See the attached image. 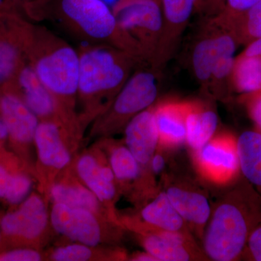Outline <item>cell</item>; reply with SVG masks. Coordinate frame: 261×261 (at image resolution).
Instances as JSON below:
<instances>
[{
    "instance_id": "obj_1",
    "label": "cell",
    "mask_w": 261,
    "mask_h": 261,
    "mask_svg": "<svg viewBox=\"0 0 261 261\" xmlns=\"http://www.w3.org/2000/svg\"><path fill=\"white\" fill-rule=\"evenodd\" d=\"M28 61L56 102L58 120L82 136L78 113L80 56L64 39L42 25H34Z\"/></svg>"
},
{
    "instance_id": "obj_2",
    "label": "cell",
    "mask_w": 261,
    "mask_h": 261,
    "mask_svg": "<svg viewBox=\"0 0 261 261\" xmlns=\"http://www.w3.org/2000/svg\"><path fill=\"white\" fill-rule=\"evenodd\" d=\"M238 178L216 202L203 236L202 249L209 260H242L247 240L261 218V196Z\"/></svg>"
},
{
    "instance_id": "obj_3",
    "label": "cell",
    "mask_w": 261,
    "mask_h": 261,
    "mask_svg": "<svg viewBox=\"0 0 261 261\" xmlns=\"http://www.w3.org/2000/svg\"><path fill=\"white\" fill-rule=\"evenodd\" d=\"M78 51L79 118L84 130L108 109L142 63L109 44H85Z\"/></svg>"
},
{
    "instance_id": "obj_4",
    "label": "cell",
    "mask_w": 261,
    "mask_h": 261,
    "mask_svg": "<svg viewBox=\"0 0 261 261\" xmlns=\"http://www.w3.org/2000/svg\"><path fill=\"white\" fill-rule=\"evenodd\" d=\"M113 11L125 51L157 66L163 34L161 0H119Z\"/></svg>"
},
{
    "instance_id": "obj_5",
    "label": "cell",
    "mask_w": 261,
    "mask_h": 261,
    "mask_svg": "<svg viewBox=\"0 0 261 261\" xmlns=\"http://www.w3.org/2000/svg\"><path fill=\"white\" fill-rule=\"evenodd\" d=\"M86 44H106L124 50L116 16L102 0H53L47 18Z\"/></svg>"
},
{
    "instance_id": "obj_6",
    "label": "cell",
    "mask_w": 261,
    "mask_h": 261,
    "mask_svg": "<svg viewBox=\"0 0 261 261\" xmlns=\"http://www.w3.org/2000/svg\"><path fill=\"white\" fill-rule=\"evenodd\" d=\"M160 71L155 65L140 63L111 106L92 122V135L106 137L118 133L138 113L153 106L159 95Z\"/></svg>"
},
{
    "instance_id": "obj_7",
    "label": "cell",
    "mask_w": 261,
    "mask_h": 261,
    "mask_svg": "<svg viewBox=\"0 0 261 261\" xmlns=\"http://www.w3.org/2000/svg\"><path fill=\"white\" fill-rule=\"evenodd\" d=\"M49 219L57 233L73 243L92 247L118 238L123 227L92 211L61 203H53Z\"/></svg>"
},
{
    "instance_id": "obj_8",
    "label": "cell",
    "mask_w": 261,
    "mask_h": 261,
    "mask_svg": "<svg viewBox=\"0 0 261 261\" xmlns=\"http://www.w3.org/2000/svg\"><path fill=\"white\" fill-rule=\"evenodd\" d=\"M80 139V136L72 133L58 120L39 121L34 143L39 172L45 173L49 188L57 176L69 167L73 160L70 147L76 145Z\"/></svg>"
},
{
    "instance_id": "obj_9",
    "label": "cell",
    "mask_w": 261,
    "mask_h": 261,
    "mask_svg": "<svg viewBox=\"0 0 261 261\" xmlns=\"http://www.w3.org/2000/svg\"><path fill=\"white\" fill-rule=\"evenodd\" d=\"M162 179L163 191L185 220L193 236L201 241L212 211L207 192L185 176L166 173Z\"/></svg>"
},
{
    "instance_id": "obj_10",
    "label": "cell",
    "mask_w": 261,
    "mask_h": 261,
    "mask_svg": "<svg viewBox=\"0 0 261 261\" xmlns=\"http://www.w3.org/2000/svg\"><path fill=\"white\" fill-rule=\"evenodd\" d=\"M34 24L11 10L0 12V85L14 77L28 54Z\"/></svg>"
},
{
    "instance_id": "obj_11",
    "label": "cell",
    "mask_w": 261,
    "mask_h": 261,
    "mask_svg": "<svg viewBox=\"0 0 261 261\" xmlns=\"http://www.w3.org/2000/svg\"><path fill=\"white\" fill-rule=\"evenodd\" d=\"M193 162L206 181L219 186L231 185L240 173L237 140L226 134L213 137L200 149L193 151Z\"/></svg>"
},
{
    "instance_id": "obj_12",
    "label": "cell",
    "mask_w": 261,
    "mask_h": 261,
    "mask_svg": "<svg viewBox=\"0 0 261 261\" xmlns=\"http://www.w3.org/2000/svg\"><path fill=\"white\" fill-rule=\"evenodd\" d=\"M146 252L157 261L209 260L193 235L132 226Z\"/></svg>"
},
{
    "instance_id": "obj_13",
    "label": "cell",
    "mask_w": 261,
    "mask_h": 261,
    "mask_svg": "<svg viewBox=\"0 0 261 261\" xmlns=\"http://www.w3.org/2000/svg\"><path fill=\"white\" fill-rule=\"evenodd\" d=\"M50 224L45 201L40 195L32 194L18 208L8 213L0 221V228L7 236L40 242Z\"/></svg>"
},
{
    "instance_id": "obj_14",
    "label": "cell",
    "mask_w": 261,
    "mask_h": 261,
    "mask_svg": "<svg viewBox=\"0 0 261 261\" xmlns=\"http://www.w3.org/2000/svg\"><path fill=\"white\" fill-rule=\"evenodd\" d=\"M75 173L79 179L114 212L113 207L121 190L104 154L91 151L81 154L75 161Z\"/></svg>"
},
{
    "instance_id": "obj_15",
    "label": "cell",
    "mask_w": 261,
    "mask_h": 261,
    "mask_svg": "<svg viewBox=\"0 0 261 261\" xmlns=\"http://www.w3.org/2000/svg\"><path fill=\"white\" fill-rule=\"evenodd\" d=\"M4 87L16 94L39 121L58 120L54 99L29 61L23 63Z\"/></svg>"
},
{
    "instance_id": "obj_16",
    "label": "cell",
    "mask_w": 261,
    "mask_h": 261,
    "mask_svg": "<svg viewBox=\"0 0 261 261\" xmlns=\"http://www.w3.org/2000/svg\"><path fill=\"white\" fill-rule=\"evenodd\" d=\"M48 195L53 203H61L73 207H80L121 224L116 214L110 210L93 192L71 175L60 173L49 188Z\"/></svg>"
},
{
    "instance_id": "obj_17",
    "label": "cell",
    "mask_w": 261,
    "mask_h": 261,
    "mask_svg": "<svg viewBox=\"0 0 261 261\" xmlns=\"http://www.w3.org/2000/svg\"><path fill=\"white\" fill-rule=\"evenodd\" d=\"M124 135L125 145L141 166L149 171L151 159L159 146L154 106L147 108L130 119L125 126Z\"/></svg>"
},
{
    "instance_id": "obj_18",
    "label": "cell",
    "mask_w": 261,
    "mask_h": 261,
    "mask_svg": "<svg viewBox=\"0 0 261 261\" xmlns=\"http://www.w3.org/2000/svg\"><path fill=\"white\" fill-rule=\"evenodd\" d=\"M109 149L108 162L121 192L153 193L154 177L150 171L142 167L126 145L113 143Z\"/></svg>"
},
{
    "instance_id": "obj_19",
    "label": "cell",
    "mask_w": 261,
    "mask_h": 261,
    "mask_svg": "<svg viewBox=\"0 0 261 261\" xmlns=\"http://www.w3.org/2000/svg\"><path fill=\"white\" fill-rule=\"evenodd\" d=\"M199 0H161L163 13V34L157 59L162 68L177 45Z\"/></svg>"
},
{
    "instance_id": "obj_20",
    "label": "cell",
    "mask_w": 261,
    "mask_h": 261,
    "mask_svg": "<svg viewBox=\"0 0 261 261\" xmlns=\"http://www.w3.org/2000/svg\"><path fill=\"white\" fill-rule=\"evenodd\" d=\"M0 116L8 129V137L13 142L23 145L34 142L40 121L23 100L10 89H5L0 98Z\"/></svg>"
},
{
    "instance_id": "obj_21",
    "label": "cell",
    "mask_w": 261,
    "mask_h": 261,
    "mask_svg": "<svg viewBox=\"0 0 261 261\" xmlns=\"http://www.w3.org/2000/svg\"><path fill=\"white\" fill-rule=\"evenodd\" d=\"M191 101H166L154 106L159 147L174 149L186 142V119Z\"/></svg>"
},
{
    "instance_id": "obj_22",
    "label": "cell",
    "mask_w": 261,
    "mask_h": 261,
    "mask_svg": "<svg viewBox=\"0 0 261 261\" xmlns=\"http://www.w3.org/2000/svg\"><path fill=\"white\" fill-rule=\"evenodd\" d=\"M129 222L135 223V224H126L129 226H145L162 231L193 235L163 190L158 192L152 197V200L141 209L140 218L136 222L133 221Z\"/></svg>"
},
{
    "instance_id": "obj_23",
    "label": "cell",
    "mask_w": 261,
    "mask_h": 261,
    "mask_svg": "<svg viewBox=\"0 0 261 261\" xmlns=\"http://www.w3.org/2000/svg\"><path fill=\"white\" fill-rule=\"evenodd\" d=\"M216 58V24L212 18H209L200 36L197 37L192 49L191 58L194 74L207 92Z\"/></svg>"
},
{
    "instance_id": "obj_24",
    "label": "cell",
    "mask_w": 261,
    "mask_h": 261,
    "mask_svg": "<svg viewBox=\"0 0 261 261\" xmlns=\"http://www.w3.org/2000/svg\"><path fill=\"white\" fill-rule=\"evenodd\" d=\"M217 113L210 106L191 101L186 119V143L197 150L214 137L218 126Z\"/></svg>"
},
{
    "instance_id": "obj_25",
    "label": "cell",
    "mask_w": 261,
    "mask_h": 261,
    "mask_svg": "<svg viewBox=\"0 0 261 261\" xmlns=\"http://www.w3.org/2000/svg\"><path fill=\"white\" fill-rule=\"evenodd\" d=\"M240 173L261 196V132L247 130L237 140Z\"/></svg>"
},
{
    "instance_id": "obj_26",
    "label": "cell",
    "mask_w": 261,
    "mask_h": 261,
    "mask_svg": "<svg viewBox=\"0 0 261 261\" xmlns=\"http://www.w3.org/2000/svg\"><path fill=\"white\" fill-rule=\"evenodd\" d=\"M233 89L244 95L261 91V58L242 53L235 58L231 74Z\"/></svg>"
},
{
    "instance_id": "obj_27",
    "label": "cell",
    "mask_w": 261,
    "mask_h": 261,
    "mask_svg": "<svg viewBox=\"0 0 261 261\" xmlns=\"http://www.w3.org/2000/svg\"><path fill=\"white\" fill-rule=\"evenodd\" d=\"M234 34L239 44H247L261 38V1L232 18L215 15Z\"/></svg>"
},
{
    "instance_id": "obj_28",
    "label": "cell",
    "mask_w": 261,
    "mask_h": 261,
    "mask_svg": "<svg viewBox=\"0 0 261 261\" xmlns=\"http://www.w3.org/2000/svg\"><path fill=\"white\" fill-rule=\"evenodd\" d=\"M97 247L89 246L84 244L73 243L57 247L49 255L55 261H88L99 258Z\"/></svg>"
},
{
    "instance_id": "obj_29",
    "label": "cell",
    "mask_w": 261,
    "mask_h": 261,
    "mask_svg": "<svg viewBox=\"0 0 261 261\" xmlns=\"http://www.w3.org/2000/svg\"><path fill=\"white\" fill-rule=\"evenodd\" d=\"M53 0H5V10L18 5L25 15L34 21H41L48 17V11Z\"/></svg>"
},
{
    "instance_id": "obj_30",
    "label": "cell",
    "mask_w": 261,
    "mask_h": 261,
    "mask_svg": "<svg viewBox=\"0 0 261 261\" xmlns=\"http://www.w3.org/2000/svg\"><path fill=\"white\" fill-rule=\"evenodd\" d=\"M32 185V179L27 175L12 174L5 200L11 205H20L30 195Z\"/></svg>"
},
{
    "instance_id": "obj_31",
    "label": "cell",
    "mask_w": 261,
    "mask_h": 261,
    "mask_svg": "<svg viewBox=\"0 0 261 261\" xmlns=\"http://www.w3.org/2000/svg\"><path fill=\"white\" fill-rule=\"evenodd\" d=\"M242 260L261 261V218L250 233Z\"/></svg>"
},
{
    "instance_id": "obj_32",
    "label": "cell",
    "mask_w": 261,
    "mask_h": 261,
    "mask_svg": "<svg viewBox=\"0 0 261 261\" xmlns=\"http://www.w3.org/2000/svg\"><path fill=\"white\" fill-rule=\"evenodd\" d=\"M261 0H224V8L216 15L221 18H232L251 8Z\"/></svg>"
},
{
    "instance_id": "obj_33",
    "label": "cell",
    "mask_w": 261,
    "mask_h": 261,
    "mask_svg": "<svg viewBox=\"0 0 261 261\" xmlns=\"http://www.w3.org/2000/svg\"><path fill=\"white\" fill-rule=\"evenodd\" d=\"M42 255L32 248H20L0 254V261H39Z\"/></svg>"
},
{
    "instance_id": "obj_34",
    "label": "cell",
    "mask_w": 261,
    "mask_h": 261,
    "mask_svg": "<svg viewBox=\"0 0 261 261\" xmlns=\"http://www.w3.org/2000/svg\"><path fill=\"white\" fill-rule=\"evenodd\" d=\"M244 96L250 118L255 123L256 129L261 132V91Z\"/></svg>"
},
{
    "instance_id": "obj_35",
    "label": "cell",
    "mask_w": 261,
    "mask_h": 261,
    "mask_svg": "<svg viewBox=\"0 0 261 261\" xmlns=\"http://www.w3.org/2000/svg\"><path fill=\"white\" fill-rule=\"evenodd\" d=\"M166 149L163 147H158L149 163V169L154 178L156 176H163L166 173V168L167 166V158L165 154Z\"/></svg>"
},
{
    "instance_id": "obj_36",
    "label": "cell",
    "mask_w": 261,
    "mask_h": 261,
    "mask_svg": "<svg viewBox=\"0 0 261 261\" xmlns=\"http://www.w3.org/2000/svg\"><path fill=\"white\" fill-rule=\"evenodd\" d=\"M223 8L224 0H199L197 5V8L208 15L209 18L219 14Z\"/></svg>"
},
{
    "instance_id": "obj_37",
    "label": "cell",
    "mask_w": 261,
    "mask_h": 261,
    "mask_svg": "<svg viewBox=\"0 0 261 261\" xmlns=\"http://www.w3.org/2000/svg\"><path fill=\"white\" fill-rule=\"evenodd\" d=\"M11 176V173L0 165V198L5 199Z\"/></svg>"
},
{
    "instance_id": "obj_38",
    "label": "cell",
    "mask_w": 261,
    "mask_h": 261,
    "mask_svg": "<svg viewBox=\"0 0 261 261\" xmlns=\"http://www.w3.org/2000/svg\"><path fill=\"white\" fill-rule=\"evenodd\" d=\"M243 53L248 56H256L261 58V38L247 44L246 49Z\"/></svg>"
},
{
    "instance_id": "obj_39",
    "label": "cell",
    "mask_w": 261,
    "mask_h": 261,
    "mask_svg": "<svg viewBox=\"0 0 261 261\" xmlns=\"http://www.w3.org/2000/svg\"><path fill=\"white\" fill-rule=\"evenodd\" d=\"M129 260L134 261H157L152 255L146 251L135 254L130 257Z\"/></svg>"
},
{
    "instance_id": "obj_40",
    "label": "cell",
    "mask_w": 261,
    "mask_h": 261,
    "mask_svg": "<svg viewBox=\"0 0 261 261\" xmlns=\"http://www.w3.org/2000/svg\"><path fill=\"white\" fill-rule=\"evenodd\" d=\"M8 137V129L5 126L4 122L0 118V142L6 140Z\"/></svg>"
},
{
    "instance_id": "obj_41",
    "label": "cell",
    "mask_w": 261,
    "mask_h": 261,
    "mask_svg": "<svg viewBox=\"0 0 261 261\" xmlns=\"http://www.w3.org/2000/svg\"><path fill=\"white\" fill-rule=\"evenodd\" d=\"M5 9V0H0V12Z\"/></svg>"
},
{
    "instance_id": "obj_42",
    "label": "cell",
    "mask_w": 261,
    "mask_h": 261,
    "mask_svg": "<svg viewBox=\"0 0 261 261\" xmlns=\"http://www.w3.org/2000/svg\"><path fill=\"white\" fill-rule=\"evenodd\" d=\"M0 237H1V232H0Z\"/></svg>"
}]
</instances>
